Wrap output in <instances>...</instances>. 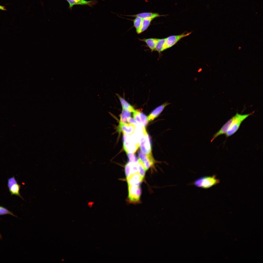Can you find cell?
Here are the masks:
<instances>
[{
	"instance_id": "obj_6",
	"label": "cell",
	"mask_w": 263,
	"mask_h": 263,
	"mask_svg": "<svg viewBox=\"0 0 263 263\" xmlns=\"http://www.w3.org/2000/svg\"><path fill=\"white\" fill-rule=\"evenodd\" d=\"M0 19L3 20H8L11 19L7 13L0 11Z\"/></svg>"
},
{
	"instance_id": "obj_2",
	"label": "cell",
	"mask_w": 263,
	"mask_h": 263,
	"mask_svg": "<svg viewBox=\"0 0 263 263\" xmlns=\"http://www.w3.org/2000/svg\"><path fill=\"white\" fill-rule=\"evenodd\" d=\"M262 225L249 219H244L242 227L240 230V239L238 245L244 247L253 246L255 238L261 234Z\"/></svg>"
},
{
	"instance_id": "obj_1",
	"label": "cell",
	"mask_w": 263,
	"mask_h": 263,
	"mask_svg": "<svg viewBox=\"0 0 263 263\" xmlns=\"http://www.w3.org/2000/svg\"><path fill=\"white\" fill-rule=\"evenodd\" d=\"M138 9V16L143 19L150 10H172L183 13L192 5L190 0L174 1L170 0H132Z\"/></svg>"
},
{
	"instance_id": "obj_3",
	"label": "cell",
	"mask_w": 263,
	"mask_h": 263,
	"mask_svg": "<svg viewBox=\"0 0 263 263\" xmlns=\"http://www.w3.org/2000/svg\"><path fill=\"white\" fill-rule=\"evenodd\" d=\"M233 258L234 263H263V247L238 245Z\"/></svg>"
},
{
	"instance_id": "obj_4",
	"label": "cell",
	"mask_w": 263,
	"mask_h": 263,
	"mask_svg": "<svg viewBox=\"0 0 263 263\" xmlns=\"http://www.w3.org/2000/svg\"><path fill=\"white\" fill-rule=\"evenodd\" d=\"M233 191L238 197L244 219L255 220L263 225V211L236 188Z\"/></svg>"
},
{
	"instance_id": "obj_5",
	"label": "cell",
	"mask_w": 263,
	"mask_h": 263,
	"mask_svg": "<svg viewBox=\"0 0 263 263\" xmlns=\"http://www.w3.org/2000/svg\"><path fill=\"white\" fill-rule=\"evenodd\" d=\"M255 244L258 246L263 247V235L260 234L255 238Z\"/></svg>"
},
{
	"instance_id": "obj_7",
	"label": "cell",
	"mask_w": 263,
	"mask_h": 263,
	"mask_svg": "<svg viewBox=\"0 0 263 263\" xmlns=\"http://www.w3.org/2000/svg\"><path fill=\"white\" fill-rule=\"evenodd\" d=\"M254 32L256 33H263V30H260V31H253Z\"/></svg>"
}]
</instances>
